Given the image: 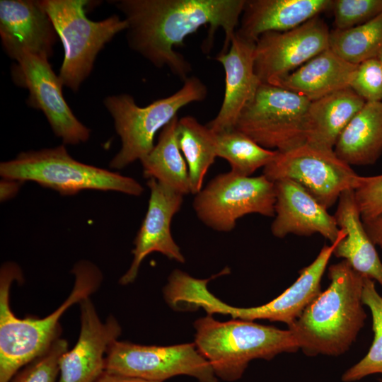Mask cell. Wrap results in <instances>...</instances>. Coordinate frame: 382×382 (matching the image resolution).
<instances>
[{
  "label": "cell",
  "mask_w": 382,
  "mask_h": 382,
  "mask_svg": "<svg viewBox=\"0 0 382 382\" xmlns=\"http://www.w3.org/2000/svg\"><path fill=\"white\" fill-rule=\"evenodd\" d=\"M357 64L345 61L330 48L315 56L275 86L310 101L349 88Z\"/></svg>",
  "instance_id": "22"
},
{
  "label": "cell",
  "mask_w": 382,
  "mask_h": 382,
  "mask_svg": "<svg viewBox=\"0 0 382 382\" xmlns=\"http://www.w3.org/2000/svg\"><path fill=\"white\" fill-rule=\"evenodd\" d=\"M23 182L18 180L2 178L0 183V198L5 202L13 197L20 190Z\"/></svg>",
  "instance_id": "35"
},
{
  "label": "cell",
  "mask_w": 382,
  "mask_h": 382,
  "mask_svg": "<svg viewBox=\"0 0 382 382\" xmlns=\"http://www.w3.org/2000/svg\"><path fill=\"white\" fill-rule=\"evenodd\" d=\"M334 216L347 235L339 241L333 255L347 261L362 276L378 282L382 288V262L364 226L354 190L341 194Z\"/></svg>",
  "instance_id": "21"
},
{
  "label": "cell",
  "mask_w": 382,
  "mask_h": 382,
  "mask_svg": "<svg viewBox=\"0 0 382 382\" xmlns=\"http://www.w3.org/2000/svg\"><path fill=\"white\" fill-rule=\"evenodd\" d=\"M332 0H245L236 35L256 42L267 32L296 28L331 8Z\"/></svg>",
  "instance_id": "20"
},
{
  "label": "cell",
  "mask_w": 382,
  "mask_h": 382,
  "mask_svg": "<svg viewBox=\"0 0 382 382\" xmlns=\"http://www.w3.org/2000/svg\"><path fill=\"white\" fill-rule=\"evenodd\" d=\"M146 184L150 190L148 208L134 241L132 262L119 280L122 285L135 280L142 261L154 252L181 263L185 261L170 231L172 219L180 211L184 195L154 178Z\"/></svg>",
  "instance_id": "15"
},
{
  "label": "cell",
  "mask_w": 382,
  "mask_h": 382,
  "mask_svg": "<svg viewBox=\"0 0 382 382\" xmlns=\"http://www.w3.org/2000/svg\"><path fill=\"white\" fill-rule=\"evenodd\" d=\"M274 188L275 218L271 225L274 236L319 233L331 243L337 240L340 228L335 216L303 187L292 180H280L274 182Z\"/></svg>",
  "instance_id": "18"
},
{
  "label": "cell",
  "mask_w": 382,
  "mask_h": 382,
  "mask_svg": "<svg viewBox=\"0 0 382 382\" xmlns=\"http://www.w3.org/2000/svg\"><path fill=\"white\" fill-rule=\"evenodd\" d=\"M195 195L193 209L197 218L216 231H231L237 221L247 214L274 216V183L264 175L223 173Z\"/></svg>",
  "instance_id": "9"
},
{
  "label": "cell",
  "mask_w": 382,
  "mask_h": 382,
  "mask_svg": "<svg viewBox=\"0 0 382 382\" xmlns=\"http://www.w3.org/2000/svg\"><path fill=\"white\" fill-rule=\"evenodd\" d=\"M362 302L370 310L374 340L367 354L342 376L343 382H354L371 374L382 375V295L375 286V281L364 277Z\"/></svg>",
  "instance_id": "29"
},
{
  "label": "cell",
  "mask_w": 382,
  "mask_h": 382,
  "mask_svg": "<svg viewBox=\"0 0 382 382\" xmlns=\"http://www.w3.org/2000/svg\"><path fill=\"white\" fill-rule=\"evenodd\" d=\"M330 33L318 16L292 30L261 35L254 50V70L261 83L275 86L329 48Z\"/></svg>",
  "instance_id": "13"
},
{
  "label": "cell",
  "mask_w": 382,
  "mask_h": 382,
  "mask_svg": "<svg viewBox=\"0 0 382 382\" xmlns=\"http://www.w3.org/2000/svg\"><path fill=\"white\" fill-rule=\"evenodd\" d=\"M349 88L365 102L382 101V64L376 57L357 65Z\"/></svg>",
  "instance_id": "32"
},
{
  "label": "cell",
  "mask_w": 382,
  "mask_h": 382,
  "mask_svg": "<svg viewBox=\"0 0 382 382\" xmlns=\"http://www.w3.org/2000/svg\"><path fill=\"white\" fill-rule=\"evenodd\" d=\"M272 182L292 180L328 209L347 190H355L361 176L340 160L333 150L318 148L307 143L276 157L263 168Z\"/></svg>",
  "instance_id": "11"
},
{
  "label": "cell",
  "mask_w": 382,
  "mask_h": 382,
  "mask_svg": "<svg viewBox=\"0 0 382 382\" xmlns=\"http://www.w3.org/2000/svg\"><path fill=\"white\" fill-rule=\"evenodd\" d=\"M255 47V42L235 34L227 52L216 58L224 69L225 91L218 114L206 125L215 134L234 129L241 111L261 83L254 70Z\"/></svg>",
  "instance_id": "19"
},
{
  "label": "cell",
  "mask_w": 382,
  "mask_h": 382,
  "mask_svg": "<svg viewBox=\"0 0 382 382\" xmlns=\"http://www.w3.org/2000/svg\"><path fill=\"white\" fill-rule=\"evenodd\" d=\"M74 285L63 303L42 318H18L12 312L9 294L14 281H23L20 267L12 262L4 263L0 270V382H10L25 365L45 352L59 337V320L73 304L89 297L100 286L103 274L93 262L82 260L71 270Z\"/></svg>",
  "instance_id": "2"
},
{
  "label": "cell",
  "mask_w": 382,
  "mask_h": 382,
  "mask_svg": "<svg viewBox=\"0 0 382 382\" xmlns=\"http://www.w3.org/2000/svg\"><path fill=\"white\" fill-rule=\"evenodd\" d=\"M207 87L197 76H189L183 86L172 95L139 107L127 93L110 96L104 105L112 115L121 139V148L110 162L113 169H122L144 158L154 146V137L190 103L204 100Z\"/></svg>",
  "instance_id": "6"
},
{
  "label": "cell",
  "mask_w": 382,
  "mask_h": 382,
  "mask_svg": "<svg viewBox=\"0 0 382 382\" xmlns=\"http://www.w3.org/2000/svg\"><path fill=\"white\" fill-rule=\"evenodd\" d=\"M245 0H119L117 8L127 23L129 47L157 68L167 67L185 81L191 64L175 47L184 45L185 38L204 25L209 38L221 28L225 33L220 53L228 50L238 28Z\"/></svg>",
  "instance_id": "1"
},
{
  "label": "cell",
  "mask_w": 382,
  "mask_h": 382,
  "mask_svg": "<svg viewBox=\"0 0 382 382\" xmlns=\"http://www.w3.org/2000/svg\"><path fill=\"white\" fill-rule=\"evenodd\" d=\"M331 9L335 29L347 30L382 13V0H334Z\"/></svg>",
  "instance_id": "31"
},
{
  "label": "cell",
  "mask_w": 382,
  "mask_h": 382,
  "mask_svg": "<svg viewBox=\"0 0 382 382\" xmlns=\"http://www.w3.org/2000/svg\"><path fill=\"white\" fill-rule=\"evenodd\" d=\"M95 382H159L144 380L105 370Z\"/></svg>",
  "instance_id": "36"
},
{
  "label": "cell",
  "mask_w": 382,
  "mask_h": 382,
  "mask_svg": "<svg viewBox=\"0 0 382 382\" xmlns=\"http://www.w3.org/2000/svg\"><path fill=\"white\" fill-rule=\"evenodd\" d=\"M333 151L345 163H374L382 153V101L366 102L340 133Z\"/></svg>",
  "instance_id": "24"
},
{
  "label": "cell",
  "mask_w": 382,
  "mask_h": 382,
  "mask_svg": "<svg viewBox=\"0 0 382 382\" xmlns=\"http://www.w3.org/2000/svg\"><path fill=\"white\" fill-rule=\"evenodd\" d=\"M329 48L353 64L376 57L382 49V13L352 28L331 30Z\"/></svg>",
  "instance_id": "27"
},
{
  "label": "cell",
  "mask_w": 382,
  "mask_h": 382,
  "mask_svg": "<svg viewBox=\"0 0 382 382\" xmlns=\"http://www.w3.org/2000/svg\"><path fill=\"white\" fill-rule=\"evenodd\" d=\"M0 35L6 54L16 61L24 54L48 59L57 34L40 1L1 0Z\"/></svg>",
  "instance_id": "17"
},
{
  "label": "cell",
  "mask_w": 382,
  "mask_h": 382,
  "mask_svg": "<svg viewBox=\"0 0 382 382\" xmlns=\"http://www.w3.org/2000/svg\"><path fill=\"white\" fill-rule=\"evenodd\" d=\"M1 178L33 181L63 196L83 190L115 191L140 196L142 185L135 179L75 160L64 145L21 152L15 158L1 162Z\"/></svg>",
  "instance_id": "5"
},
{
  "label": "cell",
  "mask_w": 382,
  "mask_h": 382,
  "mask_svg": "<svg viewBox=\"0 0 382 382\" xmlns=\"http://www.w3.org/2000/svg\"><path fill=\"white\" fill-rule=\"evenodd\" d=\"M64 47L58 75L62 84L74 91L91 74L99 52L117 33L127 28L125 19L112 15L93 21L87 18L86 0H41Z\"/></svg>",
  "instance_id": "7"
},
{
  "label": "cell",
  "mask_w": 382,
  "mask_h": 382,
  "mask_svg": "<svg viewBox=\"0 0 382 382\" xmlns=\"http://www.w3.org/2000/svg\"><path fill=\"white\" fill-rule=\"evenodd\" d=\"M67 350L66 340L58 337L45 352L19 370L10 382H57L60 360Z\"/></svg>",
  "instance_id": "30"
},
{
  "label": "cell",
  "mask_w": 382,
  "mask_h": 382,
  "mask_svg": "<svg viewBox=\"0 0 382 382\" xmlns=\"http://www.w3.org/2000/svg\"><path fill=\"white\" fill-rule=\"evenodd\" d=\"M365 100L347 88L316 100L308 110L306 143L333 150L342 131L362 108Z\"/></svg>",
  "instance_id": "23"
},
{
  "label": "cell",
  "mask_w": 382,
  "mask_h": 382,
  "mask_svg": "<svg viewBox=\"0 0 382 382\" xmlns=\"http://www.w3.org/2000/svg\"><path fill=\"white\" fill-rule=\"evenodd\" d=\"M178 116L161 129L153 149L140 161L144 177L154 178L185 195L190 193L189 173L177 139Z\"/></svg>",
  "instance_id": "25"
},
{
  "label": "cell",
  "mask_w": 382,
  "mask_h": 382,
  "mask_svg": "<svg viewBox=\"0 0 382 382\" xmlns=\"http://www.w3.org/2000/svg\"><path fill=\"white\" fill-rule=\"evenodd\" d=\"M105 370L159 382L178 375L199 382H217L211 365L195 344L147 346L116 340L107 351Z\"/></svg>",
  "instance_id": "12"
},
{
  "label": "cell",
  "mask_w": 382,
  "mask_h": 382,
  "mask_svg": "<svg viewBox=\"0 0 382 382\" xmlns=\"http://www.w3.org/2000/svg\"><path fill=\"white\" fill-rule=\"evenodd\" d=\"M347 235L344 229L330 245H325L316 258L299 271V277L291 286L270 302L255 307L238 308L229 306L212 294L204 283L195 286L188 301L194 309L202 308L208 315H230L233 319L254 321L268 320L291 325L306 307L321 292L320 282L335 248Z\"/></svg>",
  "instance_id": "10"
},
{
  "label": "cell",
  "mask_w": 382,
  "mask_h": 382,
  "mask_svg": "<svg viewBox=\"0 0 382 382\" xmlns=\"http://www.w3.org/2000/svg\"><path fill=\"white\" fill-rule=\"evenodd\" d=\"M79 305V337L74 347L61 358L58 382H95L105 371L109 347L122 332L113 316H109L105 322L100 320L89 297Z\"/></svg>",
  "instance_id": "16"
},
{
  "label": "cell",
  "mask_w": 382,
  "mask_h": 382,
  "mask_svg": "<svg viewBox=\"0 0 382 382\" xmlns=\"http://www.w3.org/2000/svg\"><path fill=\"white\" fill-rule=\"evenodd\" d=\"M311 101L284 88L260 83L234 126L265 149L284 152L306 143Z\"/></svg>",
  "instance_id": "8"
},
{
  "label": "cell",
  "mask_w": 382,
  "mask_h": 382,
  "mask_svg": "<svg viewBox=\"0 0 382 382\" xmlns=\"http://www.w3.org/2000/svg\"><path fill=\"white\" fill-rule=\"evenodd\" d=\"M376 58L379 60V62L382 64V49L381 50V51L378 54Z\"/></svg>",
  "instance_id": "37"
},
{
  "label": "cell",
  "mask_w": 382,
  "mask_h": 382,
  "mask_svg": "<svg viewBox=\"0 0 382 382\" xmlns=\"http://www.w3.org/2000/svg\"><path fill=\"white\" fill-rule=\"evenodd\" d=\"M216 134L217 157L226 160L230 171L239 175L250 176L272 162L278 153L261 146L236 129Z\"/></svg>",
  "instance_id": "28"
},
{
  "label": "cell",
  "mask_w": 382,
  "mask_h": 382,
  "mask_svg": "<svg viewBox=\"0 0 382 382\" xmlns=\"http://www.w3.org/2000/svg\"><path fill=\"white\" fill-rule=\"evenodd\" d=\"M199 352L216 377L233 381L243 374L255 359L270 360L279 354L299 349L291 332L251 320L221 322L207 315L195 322Z\"/></svg>",
  "instance_id": "4"
},
{
  "label": "cell",
  "mask_w": 382,
  "mask_h": 382,
  "mask_svg": "<svg viewBox=\"0 0 382 382\" xmlns=\"http://www.w3.org/2000/svg\"><path fill=\"white\" fill-rule=\"evenodd\" d=\"M380 382H382V378L380 379Z\"/></svg>",
  "instance_id": "38"
},
{
  "label": "cell",
  "mask_w": 382,
  "mask_h": 382,
  "mask_svg": "<svg viewBox=\"0 0 382 382\" xmlns=\"http://www.w3.org/2000/svg\"><path fill=\"white\" fill-rule=\"evenodd\" d=\"M362 222L373 243L382 250V214Z\"/></svg>",
  "instance_id": "34"
},
{
  "label": "cell",
  "mask_w": 382,
  "mask_h": 382,
  "mask_svg": "<svg viewBox=\"0 0 382 382\" xmlns=\"http://www.w3.org/2000/svg\"><path fill=\"white\" fill-rule=\"evenodd\" d=\"M177 139L187 166L190 193L196 195L202 189L204 177L217 157L216 134L187 115L178 120Z\"/></svg>",
  "instance_id": "26"
},
{
  "label": "cell",
  "mask_w": 382,
  "mask_h": 382,
  "mask_svg": "<svg viewBox=\"0 0 382 382\" xmlns=\"http://www.w3.org/2000/svg\"><path fill=\"white\" fill-rule=\"evenodd\" d=\"M329 286L288 329L307 356H340L356 340L366 314L362 302L364 277L345 260L328 267Z\"/></svg>",
  "instance_id": "3"
},
{
  "label": "cell",
  "mask_w": 382,
  "mask_h": 382,
  "mask_svg": "<svg viewBox=\"0 0 382 382\" xmlns=\"http://www.w3.org/2000/svg\"><path fill=\"white\" fill-rule=\"evenodd\" d=\"M11 74L16 84L28 90V105L44 113L64 144L76 145L88 140L91 130L76 118L66 103L62 94L64 85L48 59L24 54L16 60Z\"/></svg>",
  "instance_id": "14"
},
{
  "label": "cell",
  "mask_w": 382,
  "mask_h": 382,
  "mask_svg": "<svg viewBox=\"0 0 382 382\" xmlns=\"http://www.w3.org/2000/svg\"><path fill=\"white\" fill-rule=\"evenodd\" d=\"M354 192L362 221L382 214V175L361 176Z\"/></svg>",
  "instance_id": "33"
}]
</instances>
